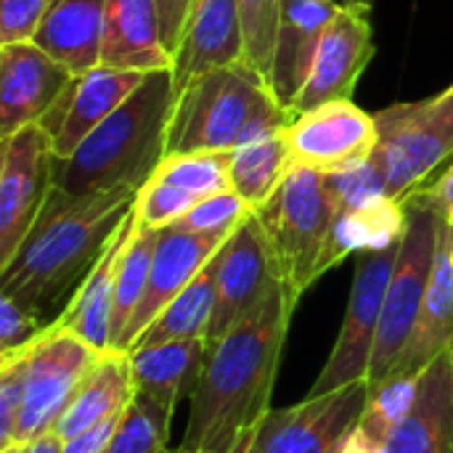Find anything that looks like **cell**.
I'll return each mask as SVG.
<instances>
[{
    "label": "cell",
    "instance_id": "74e56055",
    "mask_svg": "<svg viewBox=\"0 0 453 453\" xmlns=\"http://www.w3.org/2000/svg\"><path fill=\"white\" fill-rule=\"evenodd\" d=\"M329 180L337 194L340 210H353L377 196H388L385 178H382L380 167L374 165V159H366L342 173H329Z\"/></svg>",
    "mask_w": 453,
    "mask_h": 453
},
{
    "label": "cell",
    "instance_id": "8d00e7d4",
    "mask_svg": "<svg viewBox=\"0 0 453 453\" xmlns=\"http://www.w3.org/2000/svg\"><path fill=\"white\" fill-rule=\"evenodd\" d=\"M27 348L0 353V449L16 443L19 414L24 406Z\"/></svg>",
    "mask_w": 453,
    "mask_h": 453
},
{
    "label": "cell",
    "instance_id": "f6af8a7d",
    "mask_svg": "<svg viewBox=\"0 0 453 453\" xmlns=\"http://www.w3.org/2000/svg\"><path fill=\"white\" fill-rule=\"evenodd\" d=\"M260 430V427H257ZM257 430H252L250 435H244V441L236 446L234 453H257Z\"/></svg>",
    "mask_w": 453,
    "mask_h": 453
},
{
    "label": "cell",
    "instance_id": "1f68e13d",
    "mask_svg": "<svg viewBox=\"0 0 453 453\" xmlns=\"http://www.w3.org/2000/svg\"><path fill=\"white\" fill-rule=\"evenodd\" d=\"M173 411L135 393L109 449L104 453H173L167 451Z\"/></svg>",
    "mask_w": 453,
    "mask_h": 453
},
{
    "label": "cell",
    "instance_id": "f546056e",
    "mask_svg": "<svg viewBox=\"0 0 453 453\" xmlns=\"http://www.w3.org/2000/svg\"><path fill=\"white\" fill-rule=\"evenodd\" d=\"M159 234H162L159 228H146L133 218L130 239L125 244L119 271H117L114 313H111V350L119 348V342H122V337H125V332H127V326H130V321H133V316L143 300Z\"/></svg>",
    "mask_w": 453,
    "mask_h": 453
},
{
    "label": "cell",
    "instance_id": "e0dca14e",
    "mask_svg": "<svg viewBox=\"0 0 453 453\" xmlns=\"http://www.w3.org/2000/svg\"><path fill=\"white\" fill-rule=\"evenodd\" d=\"M146 74L149 72L117 69L104 64L85 74H77L53 111L42 122H37L50 133L53 157H72L74 149L141 88Z\"/></svg>",
    "mask_w": 453,
    "mask_h": 453
},
{
    "label": "cell",
    "instance_id": "30bf717a",
    "mask_svg": "<svg viewBox=\"0 0 453 453\" xmlns=\"http://www.w3.org/2000/svg\"><path fill=\"white\" fill-rule=\"evenodd\" d=\"M53 141L42 125L0 138V271L37 223L53 188Z\"/></svg>",
    "mask_w": 453,
    "mask_h": 453
},
{
    "label": "cell",
    "instance_id": "44dd1931",
    "mask_svg": "<svg viewBox=\"0 0 453 453\" xmlns=\"http://www.w3.org/2000/svg\"><path fill=\"white\" fill-rule=\"evenodd\" d=\"M133 228V212L125 218V223L114 231L93 268L85 273V279L77 284L74 295L64 305V311L56 316V326L77 334L96 350L106 353L111 350V313H114V289H117V271L125 252V244L130 239Z\"/></svg>",
    "mask_w": 453,
    "mask_h": 453
},
{
    "label": "cell",
    "instance_id": "bcb514c9",
    "mask_svg": "<svg viewBox=\"0 0 453 453\" xmlns=\"http://www.w3.org/2000/svg\"><path fill=\"white\" fill-rule=\"evenodd\" d=\"M27 451V443H11L5 449H0V453H24Z\"/></svg>",
    "mask_w": 453,
    "mask_h": 453
},
{
    "label": "cell",
    "instance_id": "5bb4252c",
    "mask_svg": "<svg viewBox=\"0 0 453 453\" xmlns=\"http://www.w3.org/2000/svg\"><path fill=\"white\" fill-rule=\"evenodd\" d=\"M268 242L252 212L215 255V313L207 345L220 342L244 316H250L276 284Z\"/></svg>",
    "mask_w": 453,
    "mask_h": 453
},
{
    "label": "cell",
    "instance_id": "4316f807",
    "mask_svg": "<svg viewBox=\"0 0 453 453\" xmlns=\"http://www.w3.org/2000/svg\"><path fill=\"white\" fill-rule=\"evenodd\" d=\"M409 226V204L393 196H377L361 207L342 210L334 220L324 257V273L350 255L388 250L403 242Z\"/></svg>",
    "mask_w": 453,
    "mask_h": 453
},
{
    "label": "cell",
    "instance_id": "5b68a950",
    "mask_svg": "<svg viewBox=\"0 0 453 453\" xmlns=\"http://www.w3.org/2000/svg\"><path fill=\"white\" fill-rule=\"evenodd\" d=\"M340 212L329 173L311 167H295L255 212L276 279L295 300L324 276V257Z\"/></svg>",
    "mask_w": 453,
    "mask_h": 453
},
{
    "label": "cell",
    "instance_id": "60d3db41",
    "mask_svg": "<svg viewBox=\"0 0 453 453\" xmlns=\"http://www.w3.org/2000/svg\"><path fill=\"white\" fill-rule=\"evenodd\" d=\"M406 202H414V204H422V207L433 210L438 215V220L453 226V162Z\"/></svg>",
    "mask_w": 453,
    "mask_h": 453
},
{
    "label": "cell",
    "instance_id": "ba28073f",
    "mask_svg": "<svg viewBox=\"0 0 453 453\" xmlns=\"http://www.w3.org/2000/svg\"><path fill=\"white\" fill-rule=\"evenodd\" d=\"M101 356V350L53 321L32 345H27L24 406L19 414L16 443H29L53 433L58 417L66 411Z\"/></svg>",
    "mask_w": 453,
    "mask_h": 453
},
{
    "label": "cell",
    "instance_id": "836d02e7",
    "mask_svg": "<svg viewBox=\"0 0 453 453\" xmlns=\"http://www.w3.org/2000/svg\"><path fill=\"white\" fill-rule=\"evenodd\" d=\"M239 11L244 27V61L263 77H268L281 16V0H239Z\"/></svg>",
    "mask_w": 453,
    "mask_h": 453
},
{
    "label": "cell",
    "instance_id": "2e32d148",
    "mask_svg": "<svg viewBox=\"0 0 453 453\" xmlns=\"http://www.w3.org/2000/svg\"><path fill=\"white\" fill-rule=\"evenodd\" d=\"M231 236L223 234H191L178 226L162 228L157 252L151 260L143 300L119 342V353H130L157 316L207 268V263L220 252Z\"/></svg>",
    "mask_w": 453,
    "mask_h": 453
},
{
    "label": "cell",
    "instance_id": "cb8c5ba5",
    "mask_svg": "<svg viewBox=\"0 0 453 453\" xmlns=\"http://www.w3.org/2000/svg\"><path fill=\"white\" fill-rule=\"evenodd\" d=\"M210 356L207 340H170L130 350L135 393L173 411L194 395Z\"/></svg>",
    "mask_w": 453,
    "mask_h": 453
},
{
    "label": "cell",
    "instance_id": "83f0119b",
    "mask_svg": "<svg viewBox=\"0 0 453 453\" xmlns=\"http://www.w3.org/2000/svg\"><path fill=\"white\" fill-rule=\"evenodd\" d=\"M295 170L287 127L239 146L231 154V188L257 212Z\"/></svg>",
    "mask_w": 453,
    "mask_h": 453
},
{
    "label": "cell",
    "instance_id": "d6a6232c",
    "mask_svg": "<svg viewBox=\"0 0 453 453\" xmlns=\"http://www.w3.org/2000/svg\"><path fill=\"white\" fill-rule=\"evenodd\" d=\"M422 374H395L377 385H369V401L358 425L380 441H390L395 427L411 414L419 395Z\"/></svg>",
    "mask_w": 453,
    "mask_h": 453
},
{
    "label": "cell",
    "instance_id": "8fae6325",
    "mask_svg": "<svg viewBox=\"0 0 453 453\" xmlns=\"http://www.w3.org/2000/svg\"><path fill=\"white\" fill-rule=\"evenodd\" d=\"M369 401V380L271 409L257 430V453H340Z\"/></svg>",
    "mask_w": 453,
    "mask_h": 453
},
{
    "label": "cell",
    "instance_id": "7402d4cb",
    "mask_svg": "<svg viewBox=\"0 0 453 453\" xmlns=\"http://www.w3.org/2000/svg\"><path fill=\"white\" fill-rule=\"evenodd\" d=\"M101 64L133 72H159L173 66V56L162 37L157 0H106Z\"/></svg>",
    "mask_w": 453,
    "mask_h": 453
},
{
    "label": "cell",
    "instance_id": "8992f818",
    "mask_svg": "<svg viewBox=\"0 0 453 453\" xmlns=\"http://www.w3.org/2000/svg\"><path fill=\"white\" fill-rule=\"evenodd\" d=\"M380 167L388 196L411 199L453 162V85L422 101L393 104L374 114Z\"/></svg>",
    "mask_w": 453,
    "mask_h": 453
},
{
    "label": "cell",
    "instance_id": "7bdbcfd3",
    "mask_svg": "<svg viewBox=\"0 0 453 453\" xmlns=\"http://www.w3.org/2000/svg\"><path fill=\"white\" fill-rule=\"evenodd\" d=\"M340 453H390V449H388V441H380L372 433H366L361 425H356L350 435L345 438Z\"/></svg>",
    "mask_w": 453,
    "mask_h": 453
},
{
    "label": "cell",
    "instance_id": "52a82bcc",
    "mask_svg": "<svg viewBox=\"0 0 453 453\" xmlns=\"http://www.w3.org/2000/svg\"><path fill=\"white\" fill-rule=\"evenodd\" d=\"M409 204V226L401 242V252L395 260V271L382 303L369 385L382 382L395 369L425 303V292L430 284L435 247H438V215L422 204Z\"/></svg>",
    "mask_w": 453,
    "mask_h": 453
},
{
    "label": "cell",
    "instance_id": "d590c367",
    "mask_svg": "<svg viewBox=\"0 0 453 453\" xmlns=\"http://www.w3.org/2000/svg\"><path fill=\"white\" fill-rule=\"evenodd\" d=\"M255 210L234 191L226 188L220 194H212L202 199L186 218H180L175 226L191 234H223L231 236Z\"/></svg>",
    "mask_w": 453,
    "mask_h": 453
},
{
    "label": "cell",
    "instance_id": "ffe728a7",
    "mask_svg": "<svg viewBox=\"0 0 453 453\" xmlns=\"http://www.w3.org/2000/svg\"><path fill=\"white\" fill-rule=\"evenodd\" d=\"M453 345V226L438 220V247L419 321L395 364V374H422ZM388 380V377H385Z\"/></svg>",
    "mask_w": 453,
    "mask_h": 453
},
{
    "label": "cell",
    "instance_id": "ee69618b",
    "mask_svg": "<svg viewBox=\"0 0 453 453\" xmlns=\"http://www.w3.org/2000/svg\"><path fill=\"white\" fill-rule=\"evenodd\" d=\"M24 453H64V443H61V438L58 435H42V438H37V441H29L27 443V451Z\"/></svg>",
    "mask_w": 453,
    "mask_h": 453
},
{
    "label": "cell",
    "instance_id": "4dcf8cb0",
    "mask_svg": "<svg viewBox=\"0 0 453 453\" xmlns=\"http://www.w3.org/2000/svg\"><path fill=\"white\" fill-rule=\"evenodd\" d=\"M231 154L234 151L167 154L151 178L188 191L196 199H207L231 188Z\"/></svg>",
    "mask_w": 453,
    "mask_h": 453
},
{
    "label": "cell",
    "instance_id": "f1b7e54d",
    "mask_svg": "<svg viewBox=\"0 0 453 453\" xmlns=\"http://www.w3.org/2000/svg\"><path fill=\"white\" fill-rule=\"evenodd\" d=\"M215 313V257L207 268L157 316L135 348L159 345L170 340H207ZM133 348V350H135Z\"/></svg>",
    "mask_w": 453,
    "mask_h": 453
},
{
    "label": "cell",
    "instance_id": "e575fe53",
    "mask_svg": "<svg viewBox=\"0 0 453 453\" xmlns=\"http://www.w3.org/2000/svg\"><path fill=\"white\" fill-rule=\"evenodd\" d=\"M202 199L191 196L188 191H180L170 183L149 178L146 186L138 191L133 204V218L146 228H170L180 218H186Z\"/></svg>",
    "mask_w": 453,
    "mask_h": 453
},
{
    "label": "cell",
    "instance_id": "d6986e66",
    "mask_svg": "<svg viewBox=\"0 0 453 453\" xmlns=\"http://www.w3.org/2000/svg\"><path fill=\"white\" fill-rule=\"evenodd\" d=\"M342 0H281L268 82L276 98L295 111V101L311 74L319 42Z\"/></svg>",
    "mask_w": 453,
    "mask_h": 453
},
{
    "label": "cell",
    "instance_id": "4fadbf2b",
    "mask_svg": "<svg viewBox=\"0 0 453 453\" xmlns=\"http://www.w3.org/2000/svg\"><path fill=\"white\" fill-rule=\"evenodd\" d=\"M374 58L372 3L342 0L326 27L311 74L295 101V114L311 111L329 101H350L361 74Z\"/></svg>",
    "mask_w": 453,
    "mask_h": 453
},
{
    "label": "cell",
    "instance_id": "603a6c76",
    "mask_svg": "<svg viewBox=\"0 0 453 453\" xmlns=\"http://www.w3.org/2000/svg\"><path fill=\"white\" fill-rule=\"evenodd\" d=\"M390 453H453V350L435 358L419 380L411 414L388 441Z\"/></svg>",
    "mask_w": 453,
    "mask_h": 453
},
{
    "label": "cell",
    "instance_id": "7a4b0ae2",
    "mask_svg": "<svg viewBox=\"0 0 453 453\" xmlns=\"http://www.w3.org/2000/svg\"><path fill=\"white\" fill-rule=\"evenodd\" d=\"M135 196L133 188H114L72 199L50 188L29 236L0 271V295L42 316L85 279L133 212Z\"/></svg>",
    "mask_w": 453,
    "mask_h": 453
},
{
    "label": "cell",
    "instance_id": "7dc6e473",
    "mask_svg": "<svg viewBox=\"0 0 453 453\" xmlns=\"http://www.w3.org/2000/svg\"><path fill=\"white\" fill-rule=\"evenodd\" d=\"M364 3H372V0H364Z\"/></svg>",
    "mask_w": 453,
    "mask_h": 453
},
{
    "label": "cell",
    "instance_id": "ab89813d",
    "mask_svg": "<svg viewBox=\"0 0 453 453\" xmlns=\"http://www.w3.org/2000/svg\"><path fill=\"white\" fill-rule=\"evenodd\" d=\"M53 0H0V45L32 42Z\"/></svg>",
    "mask_w": 453,
    "mask_h": 453
},
{
    "label": "cell",
    "instance_id": "d4e9b609",
    "mask_svg": "<svg viewBox=\"0 0 453 453\" xmlns=\"http://www.w3.org/2000/svg\"><path fill=\"white\" fill-rule=\"evenodd\" d=\"M104 27L106 0H53L32 42L72 74H85L101 66Z\"/></svg>",
    "mask_w": 453,
    "mask_h": 453
},
{
    "label": "cell",
    "instance_id": "b9f144b4",
    "mask_svg": "<svg viewBox=\"0 0 453 453\" xmlns=\"http://www.w3.org/2000/svg\"><path fill=\"white\" fill-rule=\"evenodd\" d=\"M125 411H127V409H125ZM125 411L117 414V417H109V419H104V422H98V425H93V427H88L85 433H80V435H74V438H69V441H61V443H64V453L106 451L109 443H111V438H114V433H117V427H119V422H122V417H125Z\"/></svg>",
    "mask_w": 453,
    "mask_h": 453
},
{
    "label": "cell",
    "instance_id": "6da1fadb",
    "mask_svg": "<svg viewBox=\"0 0 453 453\" xmlns=\"http://www.w3.org/2000/svg\"><path fill=\"white\" fill-rule=\"evenodd\" d=\"M297 303L276 281L265 300L210 348L183 441L173 453H234L263 425Z\"/></svg>",
    "mask_w": 453,
    "mask_h": 453
},
{
    "label": "cell",
    "instance_id": "9a60e30c",
    "mask_svg": "<svg viewBox=\"0 0 453 453\" xmlns=\"http://www.w3.org/2000/svg\"><path fill=\"white\" fill-rule=\"evenodd\" d=\"M74 77L35 42L0 45V138L42 122Z\"/></svg>",
    "mask_w": 453,
    "mask_h": 453
},
{
    "label": "cell",
    "instance_id": "277c9868",
    "mask_svg": "<svg viewBox=\"0 0 453 453\" xmlns=\"http://www.w3.org/2000/svg\"><path fill=\"white\" fill-rule=\"evenodd\" d=\"M295 111L276 98L268 77L239 61L212 69L175 93L167 154L236 151L289 127Z\"/></svg>",
    "mask_w": 453,
    "mask_h": 453
},
{
    "label": "cell",
    "instance_id": "484cf974",
    "mask_svg": "<svg viewBox=\"0 0 453 453\" xmlns=\"http://www.w3.org/2000/svg\"><path fill=\"white\" fill-rule=\"evenodd\" d=\"M133 398H135V380H133L130 353L106 350L98 358V364L90 369L85 382L80 385L66 411L58 417L53 435L69 441L104 419L122 414L133 403Z\"/></svg>",
    "mask_w": 453,
    "mask_h": 453
},
{
    "label": "cell",
    "instance_id": "3957f363",
    "mask_svg": "<svg viewBox=\"0 0 453 453\" xmlns=\"http://www.w3.org/2000/svg\"><path fill=\"white\" fill-rule=\"evenodd\" d=\"M173 104V72H149L141 88L72 157L53 159V191L72 199L114 188L141 191L167 154Z\"/></svg>",
    "mask_w": 453,
    "mask_h": 453
},
{
    "label": "cell",
    "instance_id": "f35d334b",
    "mask_svg": "<svg viewBox=\"0 0 453 453\" xmlns=\"http://www.w3.org/2000/svg\"><path fill=\"white\" fill-rule=\"evenodd\" d=\"M48 329V321L40 313L27 311L13 297L0 295V353L21 350L32 345L42 332Z\"/></svg>",
    "mask_w": 453,
    "mask_h": 453
},
{
    "label": "cell",
    "instance_id": "7c38bea8",
    "mask_svg": "<svg viewBox=\"0 0 453 453\" xmlns=\"http://www.w3.org/2000/svg\"><path fill=\"white\" fill-rule=\"evenodd\" d=\"M377 119L350 101H329L295 114L287 143L295 167L342 173L372 159L377 149Z\"/></svg>",
    "mask_w": 453,
    "mask_h": 453
},
{
    "label": "cell",
    "instance_id": "ac0fdd59",
    "mask_svg": "<svg viewBox=\"0 0 453 453\" xmlns=\"http://www.w3.org/2000/svg\"><path fill=\"white\" fill-rule=\"evenodd\" d=\"M244 61V27L239 0H194L173 53V88L183 90L196 77Z\"/></svg>",
    "mask_w": 453,
    "mask_h": 453
},
{
    "label": "cell",
    "instance_id": "9c48e42d",
    "mask_svg": "<svg viewBox=\"0 0 453 453\" xmlns=\"http://www.w3.org/2000/svg\"><path fill=\"white\" fill-rule=\"evenodd\" d=\"M398 252H401V244H393L388 250L361 252L356 257L348 311H345L337 342L332 348V356L324 364L319 380L313 382L311 395L332 393L345 385L369 380L382 303H385V295L395 271Z\"/></svg>",
    "mask_w": 453,
    "mask_h": 453
}]
</instances>
